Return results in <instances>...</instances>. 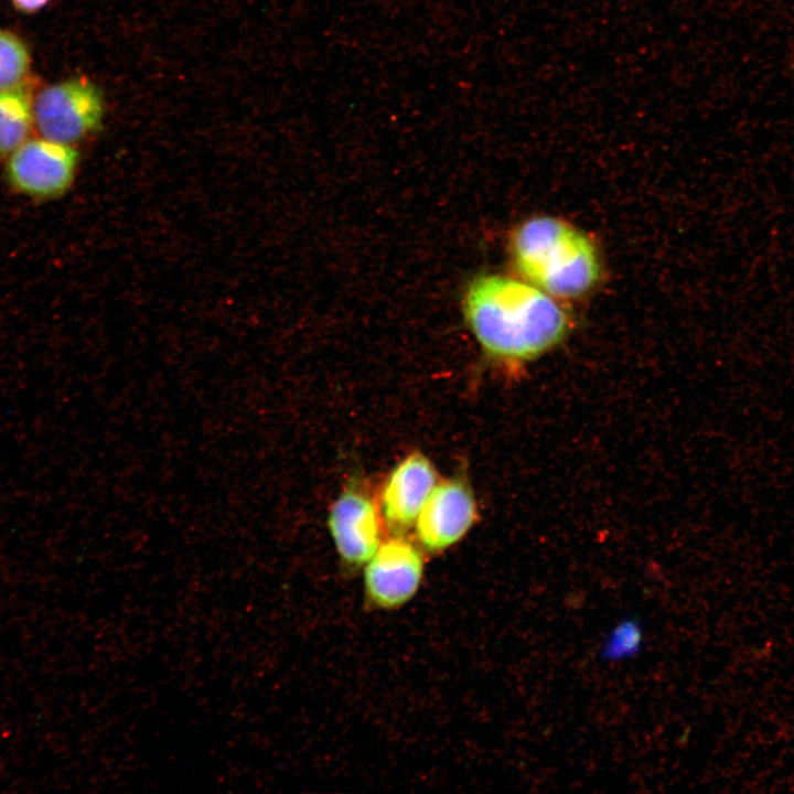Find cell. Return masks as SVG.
<instances>
[{
  "label": "cell",
  "instance_id": "5b68a950",
  "mask_svg": "<svg viewBox=\"0 0 794 794\" xmlns=\"http://www.w3.org/2000/svg\"><path fill=\"white\" fill-rule=\"evenodd\" d=\"M423 558L417 547L403 537L380 544L366 562L364 588L367 600L377 609H397L417 592L422 575Z\"/></svg>",
  "mask_w": 794,
  "mask_h": 794
},
{
  "label": "cell",
  "instance_id": "52a82bcc",
  "mask_svg": "<svg viewBox=\"0 0 794 794\" xmlns=\"http://www.w3.org/2000/svg\"><path fill=\"white\" fill-rule=\"evenodd\" d=\"M328 525L336 550L350 566L366 564L382 541V526L371 496L357 484H350L333 504Z\"/></svg>",
  "mask_w": 794,
  "mask_h": 794
},
{
  "label": "cell",
  "instance_id": "6da1fadb",
  "mask_svg": "<svg viewBox=\"0 0 794 794\" xmlns=\"http://www.w3.org/2000/svg\"><path fill=\"white\" fill-rule=\"evenodd\" d=\"M464 313L485 357L511 373L554 351L571 330L569 314L554 297L501 275L481 276L470 285Z\"/></svg>",
  "mask_w": 794,
  "mask_h": 794
},
{
  "label": "cell",
  "instance_id": "30bf717a",
  "mask_svg": "<svg viewBox=\"0 0 794 794\" xmlns=\"http://www.w3.org/2000/svg\"><path fill=\"white\" fill-rule=\"evenodd\" d=\"M644 629L635 616L621 619L607 634L600 657L607 662H623L635 657L643 648Z\"/></svg>",
  "mask_w": 794,
  "mask_h": 794
},
{
  "label": "cell",
  "instance_id": "7a4b0ae2",
  "mask_svg": "<svg viewBox=\"0 0 794 794\" xmlns=\"http://www.w3.org/2000/svg\"><path fill=\"white\" fill-rule=\"evenodd\" d=\"M509 247L522 277L554 298L581 297L600 279L601 262L592 240L557 217L540 215L521 223Z\"/></svg>",
  "mask_w": 794,
  "mask_h": 794
},
{
  "label": "cell",
  "instance_id": "7c38bea8",
  "mask_svg": "<svg viewBox=\"0 0 794 794\" xmlns=\"http://www.w3.org/2000/svg\"><path fill=\"white\" fill-rule=\"evenodd\" d=\"M50 0H11L12 6L19 12L32 14L43 9Z\"/></svg>",
  "mask_w": 794,
  "mask_h": 794
},
{
  "label": "cell",
  "instance_id": "9c48e42d",
  "mask_svg": "<svg viewBox=\"0 0 794 794\" xmlns=\"http://www.w3.org/2000/svg\"><path fill=\"white\" fill-rule=\"evenodd\" d=\"M35 81L0 90V158L9 157L30 138L34 126Z\"/></svg>",
  "mask_w": 794,
  "mask_h": 794
},
{
  "label": "cell",
  "instance_id": "8fae6325",
  "mask_svg": "<svg viewBox=\"0 0 794 794\" xmlns=\"http://www.w3.org/2000/svg\"><path fill=\"white\" fill-rule=\"evenodd\" d=\"M30 67L31 55L24 41L13 32L0 29V90L23 82Z\"/></svg>",
  "mask_w": 794,
  "mask_h": 794
},
{
  "label": "cell",
  "instance_id": "277c9868",
  "mask_svg": "<svg viewBox=\"0 0 794 794\" xmlns=\"http://www.w3.org/2000/svg\"><path fill=\"white\" fill-rule=\"evenodd\" d=\"M78 154L71 144L29 138L10 155L7 176L19 192L35 197L64 193L73 182Z\"/></svg>",
  "mask_w": 794,
  "mask_h": 794
},
{
  "label": "cell",
  "instance_id": "8992f818",
  "mask_svg": "<svg viewBox=\"0 0 794 794\" xmlns=\"http://www.w3.org/2000/svg\"><path fill=\"white\" fill-rule=\"evenodd\" d=\"M476 502L460 479L436 485L416 519V534L430 551H441L459 541L476 521Z\"/></svg>",
  "mask_w": 794,
  "mask_h": 794
},
{
  "label": "cell",
  "instance_id": "ba28073f",
  "mask_svg": "<svg viewBox=\"0 0 794 794\" xmlns=\"http://www.w3.org/2000/svg\"><path fill=\"white\" fill-rule=\"evenodd\" d=\"M437 474L420 452L403 459L390 472L382 491V511L388 528L397 534L409 529L436 486Z\"/></svg>",
  "mask_w": 794,
  "mask_h": 794
},
{
  "label": "cell",
  "instance_id": "3957f363",
  "mask_svg": "<svg viewBox=\"0 0 794 794\" xmlns=\"http://www.w3.org/2000/svg\"><path fill=\"white\" fill-rule=\"evenodd\" d=\"M33 109L41 137L72 144L99 128L105 101L93 82L75 77L43 88L34 98Z\"/></svg>",
  "mask_w": 794,
  "mask_h": 794
}]
</instances>
